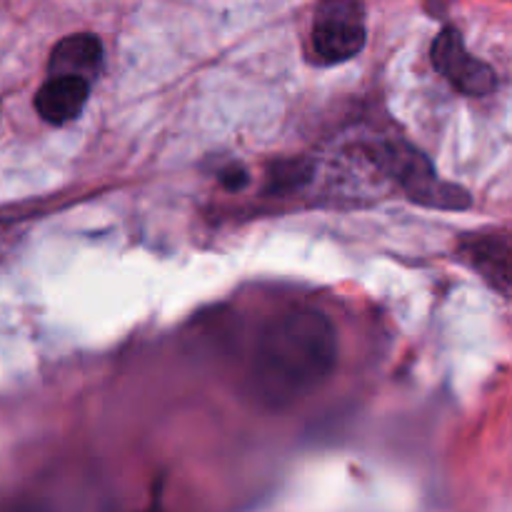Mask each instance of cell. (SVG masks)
Here are the masks:
<instances>
[{
    "label": "cell",
    "mask_w": 512,
    "mask_h": 512,
    "mask_svg": "<svg viewBox=\"0 0 512 512\" xmlns=\"http://www.w3.org/2000/svg\"><path fill=\"white\" fill-rule=\"evenodd\" d=\"M338 358L335 328L318 310H290L265 325L253 360V385L270 408L313 393Z\"/></svg>",
    "instance_id": "cell-1"
},
{
    "label": "cell",
    "mask_w": 512,
    "mask_h": 512,
    "mask_svg": "<svg viewBox=\"0 0 512 512\" xmlns=\"http://www.w3.org/2000/svg\"><path fill=\"white\" fill-rule=\"evenodd\" d=\"M373 158L415 203L440 210H463L473 203L468 190L440 180L433 163L420 150L410 148L408 143L395 140V143L375 145Z\"/></svg>",
    "instance_id": "cell-2"
},
{
    "label": "cell",
    "mask_w": 512,
    "mask_h": 512,
    "mask_svg": "<svg viewBox=\"0 0 512 512\" xmlns=\"http://www.w3.org/2000/svg\"><path fill=\"white\" fill-rule=\"evenodd\" d=\"M365 38V8L360 0H320L313 20L315 63L353 60L365 48Z\"/></svg>",
    "instance_id": "cell-3"
},
{
    "label": "cell",
    "mask_w": 512,
    "mask_h": 512,
    "mask_svg": "<svg viewBox=\"0 0 512 512\" xmlns=\"http://www.w3.org/2000/svg\"><path fill=\"white\" fill-rule=\"evenodd\" d=\"M433 65L438 73L453 85L458 93L483 98L490 95L498 85V75L483 60L473 58L463 43V35L458 28L448 25L440 30V35L433 43Z\"/></svg>",
    "instance_id": "cell-4"
},
{
    "label": "cell",
    "mask_w": 512,
    "mask_h": 512,
    "mask_svg": "<svg viewBox=\"0 0 512 512\" xmlns=\"http://www.w3.org/2000/svg\"><path fill=\"white\" fill-rule=\"evenodd\" d=\"M460 258L478 270L488 285L512 295V245L498 235H473L460 243Z\"/></svg>",
    "instance_id": "cell-5"
},
{
    "label": "cell",
    "mask_w": 512,
    "mask_h": 512,
    "mask_svg": "<svg viewBox=\"0 0 512 512\" xmlns=\"http://www.w3.org/2000/svg\"><path fill=\"white\" fill-rule=\"evenodd\" d=\"M90 83L78 75H50L35 95L40 118L53 125H65L83 113L88 103Z\"/></svg>",
    "instance_id": "cell-6"
},
{
    "label": "cell",
    "mask_w": 512,
    "mask_h": 512,
    "mask_svg": "<svg viewBox=\"0 0 512 512\" xmlns=\"http://www.w3.org/2000/svg\"><path fill=\"white\" fill-rule=\"evenodd\" d=\"M103 65V45L93 33H75L60 40L50 55V75H78L93 83Z\"/></svg>",
    "instance_id": "cell-7"
},
{
    "label": "cell",
    "mask_w": 512,
    "mask_h": 512,
    "mask_svg": "<svg viewBox=\"0 0 512 512\" xmlns=\"http://www.w3.org/2000/svg\"><path fill=\"white\" fill-rule=\"evenodd\" d=\"M15 233H18V230H15L13 220L0 218V255L10 248V243L15 240Z\"/></svg>",
    "instance_id": "cell-8"
},
{
    "label": "cell",
    "mask_w": 512,
    "mask_h": 512,
    "mask_svg": "<svg viewBox=\"0 0 512 512\" xmlns=\"http://www.w3.org/2000/svg\"><path fill=\"white\" fill-rule=\"evenodd\" d=\"M225 173L228 175H223V183L228 185L230 190H238L248 183V175H245L243 168H230V170H225Z\"/></svg>",
    "instance_id": "cell-9"
}]
</instances>
